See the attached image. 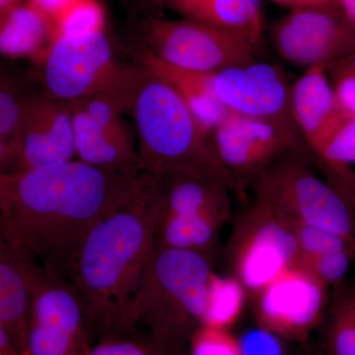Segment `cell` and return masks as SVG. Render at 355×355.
Masks as SVG:
<instances>
[{
  "label": "cell",
  "mask_w": 355,
  "mask_h": 355,
  "mask_svg": "<svg viewBox=\"0 0 355 355\" xmlns=\"http://www.w3.org/2000/svg\"><path fill=\"white\" fill-rule=\"evenodd\" d=\"M142 181V172L109 171L81 160L6 174L0 232L28 261L67 279L93 226Z\"/></svg>",
  "instance_id": "6da1fadb"
},
{
  "label": "cell",
  "mask_w": 355,
  "mask_h": 355,
  "mask_svg": "<svg viewBox=\"0 0 355 355\" xmlns=\"http://www.w3.org/2000/svg\"><path fill=\"white\" fill-rule=\"evenodd\" d=\"M155 231L144 172L139 190L98 221L79 248L67 279L83 299L99 340L128 334V312L155 246Z\"/></svg>",
  "instance_id": "7a4b0ae2"
},
{
  "label": "cell",
  "mask_w": 355,
  "mask_h": 355,
  "mask_svg": "<svg viewBox=\"0 0 355 355\" xmlns=\"http://www.w3.org/2000/svg\"><path fill=\"white\" fill-rule=\"evenodd\" d=\"M141 67L144 76L130 111L139 137L141 172L187 173L219 182L236 193L214 148L212 132L169 84Z\"/></svg>",
  "instance_id": "3957f363"
},
{
  "label": "cell",
  "mask_w": 355,
  "mask_h": 355,
  "mask_svg": "<svg viewBox=\"0 0 355 355\" xmlns=\"http://www.w3.org/2000/svg\"><path fill=\"white\" fill-rule=\"evenodd\" d=\"M214 257L154 246L128 312L127 331L188 343L202 326Z\"/></svg>",
  "instance_id": "277c9868"
},
{
  "label": "cell",
  "mask_w": 355,
  "mask_h": 355,
  "mask_svg": "<svg viewBox=\"0 0 355 355\" xmlns=\"http://www.w3.org/2000/svg\"><path fill=\"white\" fill-rule=\"evenodd\" d=\"M49 97L67 103L106 98L130 113L144 69L121 64L104 31L83 38L55 34L44 55Z\"/></svg>",
  "instance_id": "5b68a950"
},
{
  "label": "cell",
  "mask_w": 355,
  "mask_h": 355,
  "mask_svg": "<svg viewBox=\"0 0 355 355\" xmlns=\"http://www.w3.org/2000/svg\"><path fill=\"white\" fill-rule=\"evenodd\" d=\"M256 198L292 221L342 236L355 245V207L292 153L275 161L253 184Z\"/></svg>",
  "instance_id": "8992f818"
},
{
  "label": "cell",
  "mask_w": 355,
  "mask_h": 355,
  "mask_svg": "<svg viewBox=\"0 0 355 355\" xmlns=\"http://www.w3.org/2000/svg\"><path fill=\"white\" fill-rule=\"evenodd\" d=\"M298 259L293 221L254 198L236 220L227 250L231 275L245 287L249 301Z\"/></svg>",
  "instance_id": "52a82bcc"
},
{
  "label": "cell",
  "mask_w": 355,
  "mask_h": 355,
  "mask_svg": "<svg viewBox=\"0 0 355 355\" xmlns=\"http://www.w3.org/2000/svg\"><path fill=\"white\" fill-rule=\"evenodd\" d=\"M212 81L217 97L229 111L272 125L282 135L289 153L308 165L315 163L294 114L292 85L280 67L256 60L216 72Z\"/></svg>",
  "instance_id": "ba28073f"
},
{
  "label": "cell",
  "mask_w": 355,
  "mask_h": 355,
  "mask_svg": "<svg viewBox=\"0 0 355 355\" xmlns=\"http://www.w3.org/2000/svg\"><path fill=\"white\" fill-rule=\"evenodd\" d=\"M140 30L144 46L181 69L216 73L256 62V44L235 33L198 21L147 16Z\"/></svg>",
  "instance_id": "9c48e42d"
},
{
  "label": "cell",
  "mask_w": 355,
  "mask_h": 355,
  "mask_svg": "<svg viewBox=\"0 0 355 355\" xmlns=\"http://www.w3.org/2000/svg\"><path fill=\"white\" fill-rule=\"evenodd\" d=\"M91 331L76 287L43 270L32 294L25 355H88Z\"/></svg>",
  "instance_id": "30bf717a"
},
{
  "label": "cell",
  "mask_w": 355,
  "mask_h": 355,
  "mask_svg": "<svg viewBox=\"0 0 355 355\" xmlns=\"http://www.w3.org/2000/svg\"><path fill=\"white\" fill-rule=\"evenodd\" d=\"M329 289L299 263L289 266L250 300L254 324L304 347L323 320Z\"/></svg>",
  "instance_id": "8fae6325"
},
{
  "label": "cell",
  "mask_w": 355,
  "mask_h": 355,
  "mask_svg": "<svg viewBox=\"0 0 355 355\" xmlns=\"http://www.w3.org/2000/svg\"><path fill=\"white\" fill-rule=\"evenodd\" d=\"M272 41L291 64L324 67L355 53V26L336 6L293 8L272 28Z\"/></svg>",
  "instance_id": "7c38bea8"
},
{
  "label": "cell",
  "mask_w": 355,
  "mask_h": 355,
  "mask_svg": "<svg viewBox=\"0 0 355 355\" xmlns=\"http://www.w3.org/2000/svg\"><path fill=\"white\" fill-rule=\"evenodd\" d=\"M64 104L71 116L78 160L109 171L141 173L139 150L121 120V107L101 97Z\"/></svg>",
  "instance_id": "4fadbf2b"
},
{
  "label": "cell",
  "mask_w": 355,
  "mask_h": 355,
  "mask_svg": "<svg viewBox=\"0 0 355 355\" xmlns=\"http://www.w3.org/2000/svg\"><path fill=\"white\" fill-rule=\"evenodd\" d=\"M211 137L219 160L239 195L289 153L282 135L272 125L232 111L212 130Z\"/></svg>",
  "instance_id": "5bb4252c"
},
{
  "label": "cell",
  "mask_w": 355,
  "mask_h": 355,
  "mask_svg": "<svg viewBox=\"0 0 355 355\" xmlns=\"http://www.w3.org/2000/svg\"><path fill=\"white\" fill-rule=\"evenodd\" d=\"M15 144L17 172L74 160L73 127L64 103L48 95H26Z\"/></svg>",
  "instance_id": "9a60e30c"
},
{
  "label": "cell",
  "mask_w": 355,
  "mask_h": 355,
  "mask_svg": "<svg viewBox=\"0 0 355 355\" xmlns=\"http://www.w3.org/2000/svg\"><path fill=\"white\" fill-rule=\"evenodd\" d=\"M42 272L0 232V324L22 355L26 354L32 294Z\"/></svg>",
  "instance_id": "2e32d148"
},
{
  "label": "cell",
  "mask_w": 355,
  "mask_h": 355,
  "mask_svg": "<svg viewBox=\"0 0 355 355\" xmlns=\"http://www.w3.org/2000/svg\"><path fill=\"white\" fill-rule=\"evenodd\" d=\"M291 97L296 121L313 154L331 130L347 116L336 105L324 65L308 67L292 85Z\"/></svg>",
  "instance_id": "e0dca14e"
},
{
  "label": "cell",
  "mask_w": 355,
  "mask_h": 355,
  "mask_svg": "<svg viewBox=\"0 0 355 355\" xmlns=\"http://www.w3.org/2000/svg\"><path fill=\"white\" fill-rule=\"evenodd\" d=\"M137 64L153 72L181 96L196 119L212 132L226 118L227 107L217 97L214 88V73L193 71L168 64L144 44L135 51Z\"/></svg>",
  "instance_id": "ac0fdd59"
},
{
  "label": "cell",
  "mask_w": 355,
  "mask_h": 355,
  "mask_svg": "<svg viewBox=\"0 0 355 355\" xmlns=\"http://www.w3.org/2000/svg\"><path fill=\"white\" fill-rule=\"evenodd\" d=\"M157 6L239 35L250 43L261 41L263 16L261 0H154Z\"/></svg>",
  "instance_id": "d6986e66"
},
{
  "label": "cell",
  "mask_w": 355,
  "mask_h": 355,
  "mask_svg": "<svg viewBox=\"0 0 355 355\" xmlns=\"http://www.w3.org/2000/svg\"><path fill=\"white\" fill-rule=\"evenodd\" d=\"M293 223L297 235L299 265L330 289L347 282L345 277L355 260V245L330 231Z\"/></svg>",
  "instance_id": "ffe728a7"
},
{
  "label": "cell",
  "mask_w": 355,
  "mask_h": 355,
  "mask_svg": "<svg viewBox=\"0 0 355 355\" xmlns=\"http://www.w3.org/2000/svg\"><path fill=\"white\" fill-rule=\"evenodd\" d=\"M230 210H209L193 216H165L156 223L155 245L214 257L221 228Z\"/></svg>",
  "instance_id": "44dd1931"
},
{
  "label": "cell",
  "mask_w": 355,
  "mask_h": 355,
  "mask_svg": "<svg viewBox=\"0 0 355 355\" xmlns=\"http://www.w3.org/2000/svg\"><path fill=\"white\" fill-rule=\"evenodd\" d=\"M57 34L53 22L27 1L0 16V53L8 57L44 55Z\"/></svg>",
  "instance_id": "7402d4cb"
},
{
  "label": "cell",
  "mask_w": 355,
  "mask_h": 355,
  "mask_svg": "<svg viewBox=\"0 0 355 355\" xmlns=\"http://www.w3.org/2000/svg\"><path fill=\"white\" fill-rule=\"evenodd\" d=\"M322 355H355V284L333 288L319 326Z\"/></svg>",
  "instance_id": "603a6c76"
},
{
  "label": "cell",
  "mask_w": 355,
  "mask_h": 355,
  "mask_svg": "<svg viewBox=\"0 0 355 355\" xmlns=\"http://www.w3.org/2000/svg\"><path fill=\"white\" fill-rule=\"evenodd\" d=\"M248 301L246 289L235 277L212 272L202 326L231 330L241 318Z\"/></svg>",
  "instance_id": "cb8c5ba5"
},
{
  "label": "cell",
  "mask_w": 355,
  "mask_h": 355,
  "mask_svg": "<svg viewBox=\"0 0 355 355\" xmlns=\"http://www.w3.org/2000/svg\"><path fill=\"white\" fill-rule=\"evenodd\" d=\"M26 95L0 65V173L17 172L16 132Z\"/></svg>",
  "instance_id": "d4e9b609"
},
{
  "label": "cell",
  "mask_w": 355,
  "mask_h": 355,
  "mask_svg": "<svg viewBox=\"0 0 355 355\" xmlns=\"http://www.w3.org/2000/svg\"><path fill=\"white\" fill-rule=\"evenodd\" d=\"M57 34L83 38L104 31L105 10L99 0H76L53 22Z\"/></svg>",
  "instance_id": "484cf974"
},
{
  "label": "cell",
  "mask_w": 355,
  "mask_h": 355,
  "mask_svg": "<svg viewBox=\"0 0 355 355\" xmlns=\"http://www.w3.org/2000/svg\"><path fill=\"white\" fill-rule=\"evenodd\" d=\"M189 355H242L238 336L231 330L200 326L188 342Z\"/></svg>",
  "instance_id": "4316f807"
},
{
  "label": "cell",
  "mask_w": 355,
  "mask_h": 355,
  "mask_svg": "<svg viewBox=\"0 0 355 355\" xmlns=\"http://www.w3.org/2000/svg\"><path fill=\"white\" fill-rule=\"evenodd\" d=\"M88 355H151L150 340L137 331L107 336L92 345Z\"/></svg>",
  "instance_id": "83f0119b"
},
{
  "label": "cell",
  "mask_w": 355,
  "mask_h": 355,
  "mask_svg": "<svg viewBox=\"0 0 355 355\" xmlns=\"http://www.w3.org/2000/svg\"><path fill=\"white\" fill-rule=\"evenodd\" d=\"M238 338L242 355H288L286 340L256 324L243 331Z\"/></svg>",
  "instance_id": "f1b7e54d"
},
{
  "label": "cell",
  "mask_w": 355,
  "mask_h": 355,
  "mask_svg": "<svg viewBox=\"0 0 355 355\" xmlns=\"http://www.w3.org/2000/svg\"><path fill=\"white\" fill-rule=\"evenodd\" d=\"M326 69L333 76L331 86L338 109L349 118L355 119V73L342 62L331 64Z\"/></svg>",
  "instance_id": "f546056e"
},
{
  "label": "cell",
  "mask_w": 355,
  "mask_h": 355,
  "mask_svg": "<svg viewBox=\"0 0 355 355\" xmlns=\"http://www.w3.org/2000/svg\"><path fill=\"white\" fill-rule=\"evenodd\" d=\"M151 345V355H189L188 343L173 338L148 335Z\"/></svg>",
  "instance_id": "4dcf8cb0"
},
{
  "label": "cell",
  "mask_w": 355,
  "mask_h": 355,
  "mask_svg": "<svg viewBox=\"0 0 355 355\" xmlns=\"http://www.w3.org/2000/svg\"><path fill=\"white\" fill-rule=\"evenodd\" d=\"M26 1L38 9L40 12L43 13L53 23L76 0H26Z\"/></svg>",
  "instance_id": "1f68e13d"
},
{
  "label": "cell",
  "mask_w": 355,
  "mask_h": 355,
  "mask_svg": "<svg viewBox=\"0 0 355 355\" xmlns=\"http://www.w3.org/2000/svg\"><path fill=\"white\" fill-rule=\"evenodd\" d=\"M0 355H22L8 331L0 324Z\"/></svg>",
  "instance_id": "d6a6232c"
},
{
  "label": "cell",
  "mask_w": 355,
  "mask_h": 355,
  "mask_svg": "<svg viewBox=\"0 0 355 355\" xmlns=\"http://www.w3.org/2000/svg\"><path fill=\"white\" fill-rule=\"evenodd\" d=\"M331 6H336V0H294L293 6H292L291 9Z\"/></svg>",
  "instance_id": "836d02e7"
},
{
  "label": "cell",
  "mask_w": 355,
  "mask_h": 355,
  "mask_svg": "<svg viewBox=\"0 0 355 355\" xmlns=\"http://www.w3.org/2000/svg\"><path fill=\"white\" fill-rule=\"evenodd\" d=\"M336 6L349 22L355 26V0H336Z\"/></svg>",
  "instance_id": "e575fe53"
},
{
  "label": "cell",
  "mask_w": 355,
  "mask_h": 355,
  "mask_svg": "<svg viewBox=\"0 0 355 355\" xmlns=\"http://www.w3.org/2000/svg\"><path fill=\"white\" fill-rule=\"evenodd\" d=\"M25 1L26 0H0V16Z\"/></svg>",
  "instance_id": "d590c367"
},
{
  "label": "cell",
  "mask_w": 355,
  "mask_h": 355,
  "mask_svg": "<svg viewBox=\"0 0 355 355\" xmlns=\"http://www.w3.org/2000/svg\"><path fill=\"white\" fill-rule=\"evenodd\" d=\"M4 196H6V174L0 173V212L4 202Z\"/></svg>",
  "instance_id": "8d00e7d4"
},
{
  "label": "cell",
  "mask_w": 355,
  "mask_h": 355,
  "mask_svg": "<svg viewBox=\"0 0 355 355\" xmlns=\"http://www.w3.org/2000/svg\"><path fill=\"white\" fill-rule=\"evenodd\" d=\"M342 62L345 67H347V69L352 70L354 73H355V53L354 55H350L349 58H345V60H342Z\"/></svg>",
  "instance_id": "74e56055"
},
{
  "label": "cell",
  "mask_w": 355,
  "mask_h": 355,
  "mask_svg": "<svg viewBox=\"0 0 355 355\" xmlns=\"http://www.w3.org/2000/svg\"><path fill=\"white\" fill-rule=\"evenodd\" d=\"M272 1L282 6L289 7L291 9L292 6H293L294 0H272Z\"/></svg>",
  "instance_id": "f35d334b"
},
{
  "label": "cell",
  "mask_w": 355,
  "mask_h": 355,
  "mask_svg": "<svg viewBox=\"0 0 355 355\" xmlns=\"http://www.w3.org/2000/svg\"><path fill=\"white\" fill-rule=\"evenodd\" d=\"M303 347H304L305 349V355H322L320 354L319 350L311 349L310 347H308V345Z\"/></svg>",
  "instance_id": "ab89813d"
},
{
  "label": "cell",
  "mask_w": 355,
  "mask_h": 355,
  "mask_svg": "<svg viewBox=\"0 0 355 355\" xmlns=\"http://www.w3.org/2000/svg\"><path fill=\"white\" fill-rule=\"evenodd\" d=\"M120 1L121 2V3L128 4L130 3V2H132L133 0H120Z\"/></svg>",
  "instance_id": "60d3db41"
}]
</instances>
